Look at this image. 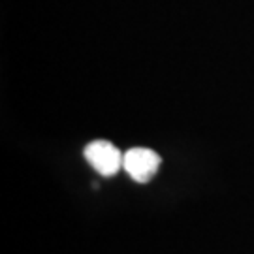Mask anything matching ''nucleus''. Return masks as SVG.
Returning <instances> with one entry per match:
<instances>
[{
	"instance_id": "obj_1",
	"label": "nucleus",
	"mask_w": 254,
	"mask_h": 254,
	"mask_svg": "<svg viewBox=\"0 0 254 254\" xmlns=\"http://www.w3.org/2000/svg\"><path fill=\"white\" fill-rule=\"evenodd\" d=\"M85 158L104 177H111L123 168L125 154L106 139H96L85 147Z\"/></svg>"
},
{
	"instance_id": "obj_2",
	"label": "nucleus",
	"mask_w": 254,
	"mask_h": 254,
	"mask_svg": "<svg viewBox=\"0 0 254 254\" xmlns=\"http://www.w3.org/2000/svg\"><path fill=\"white\" fill-rule=\"evenodd\" d=\"M123 168L136 183H147L154 177L160 168V156L153 149L147 147H134L125 153Z\"/></svg>"
}]
</instances>
